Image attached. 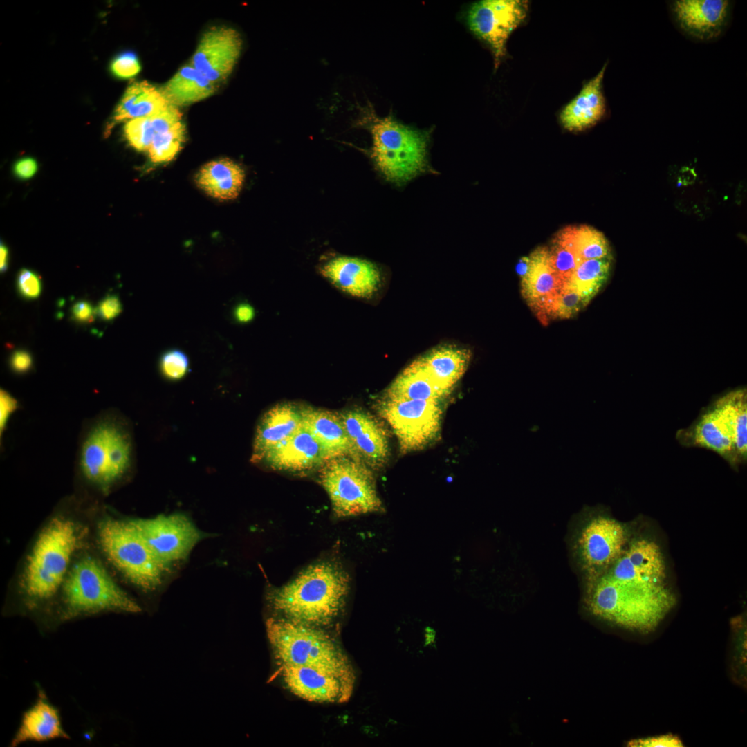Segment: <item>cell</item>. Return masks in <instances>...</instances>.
Listing matches in <instances>:
<instances>
[{
  "instance_id": "6da1fadb",
  "label": "cell",
  "mask_w": 747,
  "mask_h": 747,
  "mask_svg": "<svg viewBox=\"0 0 747 747\" xmlns=\"http://www.w3.org/2000/svg\"><path fill=\"white\" fill-rule=\"evenodd\" d=\"M665 571L659 547L645 541L631 542L606 571L589 581L588 609L626 629L651 633L676 603Z\"/></svg>"
},
{
  "instance_id": "7a4b0ae2",
  "label": "cell",
  "mask_w": 747,
  "mask_h": 747,
  "mask_svg": "<svg viewBox=\"0 0 747 747\" xmlns=\"http://www.w3.org/2000/svg\"><path fill=\"white\" fill-rule=\"evenodd\" d=\"M84 530L75 519L64 515L52 517L37 535L26 557L19 592L24 607L39 609L59 593L82 545Z\"/></svg>"
},
{
  "instance_id": "3957f363",
  "label": "cell",
  "mask_w": 747,
  "mask_h": 747,
  "mask_svg": "<svg viewBox=\"0 0 747 747\" xmlns=\"http://www.w3.org/2000/svg\"><path fill=\"white\" fill-rule=\"evenodd\" d=\"M349 577L336 562L324 560L307 566L293 579L268 593L277 614L314 627L331 623L345 605Z\"/></svg>"
},
{
  "instance_id": "277c9868",
  "label": "cell",
  "mask_w": 747,
  "mask_h": 747,
  "mask_svg": "<svg viewBox=\"0 0 747 747\" xmlns=\"http://www.w3.org/2000/svg\"><path fill=\"white\" fill-rule=\"evenodd\" d=\"M679 443L719 454L733 469L747 461V390L726 392L703 408L697 418L676 434Z\"/></svg>"
},
{
  "instance_id": "5b68a950",
  "label": "cell",
  "mask_w": 747,
  "mask_h": 747,
  "mask_svg": "<svg viewBox=\"0 0 747 747\" xmlns=\"http://www.w3.org/2000/svg\"><path fill=\"white\" fill-rule=\"evenodd\" d=\"M59 595L62 621L104 612L137 614L142 611L138 602L91 555L83 556L71 565Z\"/></svg>"
},
{
  "instance_id": "8992f818",
  "label": "cell",
  "mask_w": 747,
  "mask_h": 747,
  "mask_svg": "<svg viewBox=\"0 0 747 747\" xmlns=\"http://www.w3.org/2000/svg\"><path fill=\"white\" fill-rule=\"evenodd\" d=\"M364 120L371 134L370 157L389 181L403 184L429 169L428 134L400 123L391 115L378 117L371 109Z\"/></svg>"
},
{
  "instance_id": "52a82bcc",
  "label": "cell",
  "mask_w": 747,
  "mask_h": 747,
  "mask_svg": "<svg viewBox=\"0 0 747 747\" xmlns=\"http://www.w3.org/2000/svg\"><path fill=\"white\" fill-rule=\"evenodd\" d=\"M266 629L277 667L307 666L336 671L353 670L335 640L320 627L283 617H270Z\"/></svg>"
},
{
  "instance_id": "ba28073f",
  "label": "cell",
  "mask_w": 747,
  "mask_h": 747,
  "mask_svg": "<svg viewBox=\"0 0 747 747\" xmlns=\"http://www.w3.org/2000/svg\"><path fill=\"white\" fill-rule=\"evenodd\" d=\"M98 541L107 560L145 593L158 589L167 568L156 557L132 520L110 517L97 528Z\"/></svg>"
},
{
  "instance_id": "9c48e42d",
  "label": "cell",
  "mask_w": 747,
  "mask_h": 747,
  "mask_svg": "<svg viewBox=\"0 0 747 747\" xmlns=\"http://www.w3.org/2000/svg\"><path fill=\"white\" fill-rule=\"evenodd\" d=\"M78 465L84 479L107 492L129 470L131 461L129 436L116 418L95 421L83 438Z\"/></svg>"
},
{
  "instance_id": "30bf717a",
  "label": "cell",
  "mask_w": 747,
  "mask_h": 747,
  "mask_svg": "<svg viewBox=\"0 0 747 747\" xmlns=\"http://www.w3.org/2000/svg\"><path fill=\"white\" fill-rule=\"evenodd\" d=\"M320 485L338 517L384 510L373 470L350 455L335 456L318 468Z\"/></svg>"
},
{
  "instance_id": "8fae6325",
  "label": "cell",
  "mask_w": 747,
  "mask_h": 747,
  "mask_svg": "<svg viewBox=\"0 0 747 747\" xmlns=\"http://www.w3.org/2000/svg\"><path fill=\"white\" fill-rule=\"evenodd\" d=\"M377 409L392 429L403 452L422 450L439 437L443 413L440 401L383 397Z\"/></svg>"
},
{
  "instance_id": "7c38bea8",
  "label": "cell",
  "mask_w": 747,
  "mask_h": 747,
  "mask_svg": "<svg viewBox=\"0 0 747 747\" xmlns=\"http://www.w3.org/2000/svg\"><path fill=\"white\" fill-rule=\"evenodd\" d=\"M527 10L528 2L522 0H482L470 7L468 25L489 45L495 69L506 56L510 35L525 19Z\"/></svg>"
},
{
  "instance_id": "4fadbf2b",
  "label": "cell",
  "mask_w": 747,
  "mask_h": 747,
  "mask_svg": "<svg viewBox=\"0 0 747 747\" xmlns=\"http://www.w3.org/2000/svg\"><path fill=\"white\" fill-rule=\"evenodd\" d=\"M630 540L627 526L608 515H598L584 526L578 540V553L591 578L606 571L622 554Z\"/></svg>"
},
{
  "instance_id": "5bb4252c",
  "label": "cell",
  "mask_w": 747,
  "mask_h": 747,
  "mask_svg": "<svg viewBox=\"0 0 747 747\" xmlns=\"http://www.w3.org/2000/svg\"><path fill=\"white\" fill-rule=\"evenodd\" d=\"M286 688L298 697L311 702L343 703L353 691V670L336 671L307 666L277 667Z\"/></svg>"
},
{
  "instance_id": "9a60e30c",
  "label": "cell",
  "mask_w": 747,
  "mask_h": 747,
  "mask_svg": "<svg viewBox=\"0 0 747 747\" xmlns=\"http://www.w3.org/2000/svg\"><path fill=\"white\" fill-rule=\"evenodd\" d=\"M151 550L167 568L187 556L201 538L194 524L182 514L133 519Z\"/></svg>"
},
{
  "instance_id": "2e32d148",
  "label": "cell",
  "mask_w": 747,
  "mask_h": 747,
  "mask_svg": "<svg viewBox=\"0 0 747 747\" xmlns=\"http://www.w3.org/2000/svg\"><path fill=\"white\" fill-rule=\"evenodd\" d=\"M242 39L234 28L214 26L202 35L192 57V64L218 85L232 71L241 53Z\"/></svg>"
},
{
  "instance_id": "e0dca14e",
  "label": "cell",
  "mask_w": 747,
  "mask_h": 747,
  "mask_svg": "<svg viewBox=\"0 0 747 747\" xmlns=\"http://www.w3.org/2000/svg\"><path fill=\"white\" fill-rule=\"evenodd\" d=\"M340 415L353 456L373 470L382 468L390 454L388 431L384 423L360 408L345 410Z\"/></svg>"
},
{
  "instance_id": "ac0fdd59",
  "label": "cell",
  "mask_w": 747,
  "mask_h": 747,
  "mask_svg": "<svg viewBox=\"0 0 747 747\" xmlns=\"http://www.w3.org/2000/svg\"><path fill=\"white\" fill-rule=\"evenodd\" d=\"M329 458L324 446L302 423L291 436L269 450L260 463L277 470L303 472L319 468Z\"/></svg>"
},
{
  "instance_id": "d6986e66",
  "label": "cell",
  "mask_w": 747,
  "mask_h": 747,
  "mask_svg": "<svg viewBox=\"0 0 747 747\" xmlns=\"http://www.w3.org/2000/svg\"><path fill=\"white\" fill-rule=\"evenodd\" d=\"M320 273L342 291L356 297H370L378 290L381 275L372 262L353 257L333 258L320 268Z\"/></svg>"
},
{
  "instance_id": "ffe728a7",
  "label": "cell",
  "mask_w": 747,
  "mask_h": 747,
  "mask_svg": "<svg viewBox=\"0 0 747 747\" xmlns=\"http://www.w3.org/2000/svg\"><path fill=\"white\" fill-rule=\"evenodd\" d=\"M302 425V407L293 403H281L271 407L257 425L251 461L260 463L269 450L291 436Z\"/></svg>"
},
{
  "instance_id": "44dd1931",
  "label": "cell",
  "mask_w": 747,
  "mask_h": 747,
  "mask_svg": "<svg viewBox=\"0 0 747 747\" xmlns=\"http://www.w3.org/2000/svg\"><path fill=\"white\" fill-rule=\"evenodd\" d=\"M70 737L64 730L59 711L48 699L42 690H39L35 701L26 710L21 719L19 726L10 742L15 747L28 741L43 742Z\"/></svg>"
},
{
  "instance_id": "7402d4cb",
  "label": "cell",
  "mask_w": 747,
  "mask_h": 747,
  "mask_svg": "<svg viewBox=\"0 0 747 747\" xmlns=\"http://www.w3.org/2000/svg\"><path fill=\"white\" fill-rule=\"evenodd\" d=\"M729 7L726 0H679L674 11L681 27L688 34L707 40L718 36Z\"/></svg>"
},
{
  "instance_id": "603a6c76",
  "label": "cell",
  "mask_w": 747,
  "mask_h": 747,
  "mask_svg": "<svg viewBox=\"0 0 747 747\" xmlns=\"http://www.w3.org/2000/svg\"><path fill=\"white\" fill-rule=\"evenodd\" d=\"M606 66L605 64L562 110L560 121L567 130L582 131L596 124L605 115L606 107L602 84Z\"/></svg>"
},
{
  "instance_id": "cb8c5ba5",
  "label": "cell",
  "mask_w": 747,
  "mask_h": 747,
  "mask_svg": "<svg viewBox=\"0 0 747 747\" xmlns=\"http://www.w3.org/2000/svg\"><path fill=\"white\" fill-rule=\"evenodd\" d=\"M529 258V271L521 279L522 294L532 308L543 314L547 303L563 288V283L550 265L547 248H537Z\"/></svg>"
},
{
  "instance_id": "d4e9b609",
  "label": "cell",
  "mask_w": 747,
  "mask_h": 747,
  "mask_svg": "<svg viewBox=\"0 0 747 747\" xmlns=\"http://www.w3.org/2000/svg\"><path fill=\"white\" fill-rule=\"evenodd\" d=\"M470 358L469 349L446 345L432 349L414 362L450 392L465 374Z\"/></svg>"
},
{
  "instance_id": "484cf974",
  "label": "cell",
  "mask_w": 747,
  "mask_h": 747,
  "mask_svg": "<svg viewBox=\"0 0 747 747\" xmlns=\"http://www.w3.org/2000/svg\"><path fill=\"white\" fill-rule=\"evenodd\" d=\"M302 423L324 446L331 457L339 455L354 457L340 413L302 407Z\"/></svg>"
},
{
  "instance_id": "4316f807",
  "label": "cell",
  "mask_w": 747,
  "mask_h": 747,
  "mask_svg": "<svg viewBox=\"0 0 747 747\" xmlns=\"http://www.w3.org/2000/svg\"><path fill=\"white\" fill-rule=\"evenodd\" d=\"M244 179V171L238 164L223 158L203 165L195 181L208 195L218 199L230 200L239 195Z\"/></svg>"
},
{
  "instance_id": "83f0119b",
  "label": "cell",
  "mask_w": 747,
  "mask_h": 747,
  "mask_svg": "<svg viewBox=\"0 0 747 747\" xmlns=\"http://www.w3.org/2000/svg\"><path fill=\"white\" fill-rule=\"evenodd\" d=\"M216 86L193 66L185 65L160 90L169 104L179 107L210 97Z\"/></svg>"
},
{
  "instance_id": "f1b7e54d",
  "label": "cell",
  "mask_w": 747,
  "mask_h": 747,
  "mask_svg": "<svg viewBox=\"0 0 747 747\" xmlns=\"http://www.w3.org/2000/svg\"><path fill=\"white\" fill-rule=\"evenodd\" d=\"M450 394L412 362L394 380L384 397L441 401Z\"/></svg>"
},
{
  "instance_id": "f546056e",
  "label": "cell",
  "mask_w": 747,
  "mask_h": 747,
  "mask_svg": "<svg viewBox=\"0 0 747 747\" xmlns=\"http://www.w3.org/2000/svg\"><path fill=\"white\" fill-rule=\"evenodd\" d=\"M169 104L160 89L147 81L136 82L126 89L114 111L113 120L118 122L150 117Z\"/></svg>"
},
{
  "instance_id": "4dcf8cb0",
  "label": "cell",
  "mask_w": 747,
  "mask_h": 747,
  "mask_svg": "<svg viewBox=\"0 0 747 747\" xmlns=\"http://www.w3.org/2000/svg\"><path fill=\"white\" fill-rule=\"evenodd\" d=\"M611 260L612 258L582 260L563 288L576 291L590 302L607 281Z\"/></svg>"
},
{
  "instance_id": "1f68e13d",
  "label": "cell",
  "mask_w": 747,
  "mask_h": 747,
  "mask_svg": "<svg viewBox=\"0 0 747 747\" xmlns=\"http://www.w3.org/2000/svg\"><path fill=\"white\" fill-rule=\"evenodd\" d=\"M573 228L568 226L560 230L548 248L550 265L563 283V287L582 261L574 245Z\"/></svg>"
},
{
  "instance_id": "d6a6232c",
  "label": "cell",
  "mask_w": 747,
  "mask_h": 747,
  "mask_svg": "<svg viewBox=\"0 0 747 747\" xmlns=\"http://www.w3.org/2000/svg\"><path fill=\"white\" fill-rule=\"evenodd\" d=\"M573 241L582 260L612 258L610 246L605 235L591 226H574Z\"/></svg>"
},
{
  "instance_id": "836d02e7",
  "label": "cell",
  "mask_w": 747,
  "mask_h": 747,
  "mask_svg": "<svg viewBox=\"0 0 747 747\" xmlns=\"http://www.w3.org/2000/svg\"><path fill=\"white\" fill-rule=\"evenodd\" d=\"M185 140L183 124L168 131L156 133L148 150L149 158L154 163L170 161L181 150Z\"/></svg>"
},
{
  "instance_id": "e575fe53",
  "label": "cell",
  "mask_w": 747,
  "mask_h": 747,
  "mask_svg": "<svg viewBox=\"0 0 747 747\" xmlns=\"http://www.w3.org/2000/svg\"><path fill=\"white\" fill-rule=\"evenodd\" d=\"M589 302L576 291L562 288L547 303L543 315L560 319L571 318L584 308Z\"/></svg>"
},
{
  "instance_id": "d590c367",
  "label": "cell",
  "mask_w": 747,
  "mask_h": 747,
  "mask_svg": "<svg viewBox=\"0 0 747 747\" xmlns=\"http://www.w3.org/2000/svg\"><path fill=\"white\" fill-rule=\"evenodd\" d=\"M124 132L129 145L140 151L149 150L156 134L149 117L128 120L124 127Z\"/></svg>"
},
{
  "instance_id": "8d00e7d4",
  "label": "cell",
  "mask_w": 747,
  "mask_h": 747,
  "mask_svg": "<svg viewBox=\"0 0 747 747\" xmlns=\"http://www.w3.org/2000/svg\"><path fill=\"white\" fill-rule=\"evenodd\" d=\"M731 673L735 682L744 685L746 683V629L734 631L732 638Z\"/></svg>"
},
{
  "instance_id": "74e56055",
  "label": "cell",
  "mask_w": 747,
  "mask_h": 747,
  "mask_svg": "<svg viewBox=\"0 0 747 747\" xmlns=\"http://www.w3.org/2000/svg\"><path fill=\"white\" fill-rule=\"evenodd\" d=\"M189 365L187 355L177 349L165 351L159 360V369L162 375L171 381H177L185 376L189 370Z\"/></svg>"
},
{
  "instance_id": "f35d334b",
  "label": "cell",
  "mask_w": 747,
  "mask_h": 747,
  "mask_svg": "<svg viewBox=\"0 0 747 747\" xmlns=\"http://www.w3.org/2000/svg\"><path fill=\"white\" fill-rule=\"evenodd\" d=\"M149 118L156 133L168 131L183 124L178 107L172 104Z\"/></svg>"
},
{
  "instance_id": "ab89813d",
  "label": "cell",
  "mask_w": 747,
  "mask_h": 747,
  "mask_svg": "<svg viewBox=\"0 0 747 747\" xmlns=\"http://www.w3.org/2000/svg\"><path fill=\"white\" fill-rule=\"evenodd\" d=\"M110 70L112 74L120 79H129L136 76L141 70V66L136 55L132 52H125L117 55L111 62Z\"/></svg>"
},
{
  "instance_id": "60d3db41",
  "label": "cell",
  "mask_w": 747,
  "mask_h": 747,
  "mask_svg": "<svg viewBox=\"0 0 747 747\" xmlns=\"http://www.w3.org/2000/svg\"><path fill=\"white\" fill-rule=\"evenodd\" d=\"M17 285L19 293L26 298L35 299L42 290L41 280L37 275L28 269H21L17 276Z\"/></svg>"
},
{
  "instance_id": "b9f144b4",
  "label": "cell",
  "mask_w": 747,
  "mask_h": 747,
  "mask_svg": "<svg viewBox=\"0 0 747 747\" xmlns=\"http://www.w3.org/2000/svg\"><path fill=\"white\" fill-rule=\"evenodd\" d=\"M632 747H682L681 740L672 734L632 739L627 743Z\"/></svg>"
},
{
  "instance_id": "7bdbcfd3",
  "label": "cell",
  "mask_w": 747,
  "mask_h": 747,
  "mask_svg": "<svg viewBox=\"0 0 747 747\" xmlns=\"http://www.w3.org/2000/svg\"><path fill=\"white\" fill-rule=\"evenodd\" d=\"M122 304L116 295H108L98 304L95 312L104 320H111L122 311Z\"/></svg>"
},
{
  "instance_id": "ee69618b",
  "label": "cell",
  "mask_w": 747,
  "mask_h": 747,
  "mask_svg": "<svg viewBox=\"0 0 747 747\" xmlns=\"http://www.w3.org/2000/svg\"><path fill=\"white\" fill-rule=\"evenodd\" d=\"M17 400L8 392L1 390L0 393V432L1 435L6 427L10 415L17 409Z\"/></svg>"
},
{
  "instance_id": "f6af8a7d",
  "label": "cell",
  "mask_w": 747,
  "mask_h": 747,
  "mask_svg": "<svg viewBox=\"0 0 747 747\" xmlns=\"http://www.w3.org/2000/svg\"><path fill=\"white\" fill-rule=\"evenodd\" d=\"M15 174L21 179L31 178L37 170V164L32 158H23L17 160L14 165Z\"/></svg>"
},
{
  "instance_id": "bcb514c9",
  "label": "cell",
  "mask_w": 747,
  "mask_h": 747,
  "mask_svg": "<svg viewBox=\"0 0 747 747\" xmlns=\"http://www.w3.org/2000/svg\"><path fill=\"white\" fill-rule=\"evenodd\" d=\"M10 364L15 371L24 373L32 367L33 359L30 354L27 351L18 350L11 356Z\"/></svg>"
},
{
  "instance_id": "7dc6e473",
  "label": "cell",
  "mask_w": 747,
  "mask_h": 747,
  "mask_svg": "<svg viewBox=\"0 0 747 747\" xmlns=\"http://www.w3.org/2000/svg\"><path fill=\"white\" fill-rule=\"evenodd\" d=\"M71 313L75 320L86 322L91 320L94 311L90 303L80 301L72 306Z\"/></svg>"
},
{
  "instance_id": "c3c4849f",
  "label": "cell",
  "mask_w": 747,
  "mask_h": 747,
  "mask_svg": "<svg viewBox=\"0 0 747 747\" xmlns=\"http://www.w3.org/2000/svg\"><path fill=\"white\" fill-rule=\"evenodd\" d=\"M233 316L237 322L247 323L254 318L255 310L249 304L240 303L234 308Z\"/></svg>"
},
{
  "instance_id": "681fc988",
  "label": "cell",
  "mask_w": 747,
  "mask_h": 747,
  "mask_svg": "<svg viewBox=\"0 0 747 747\" xmlns=\"http://www.w3.org/2000/svg\"><path fill=\"white\" fill-rule=\"evenodd\" d=\"M531 261L529 256L522 257L516 266V272L521 279L526 276L530 269Z\"/></svg>"
},
{
  "instance_id": "f907efd6",
  "label": "cell",
  "mask_w": 747,
  "mask_h": 747,
  "mask_svg": "<svg viewBox=\"0 0 747 747\" xmlns=\"http://www.w3.org/2000/svg\"><path fill=\"white\" fill-rule=\"evenodd\" d=\"M8 250L7 247L1 244L0 247V268L1 271H5L8 266Z\"/></svg>"
}]
</instances>
